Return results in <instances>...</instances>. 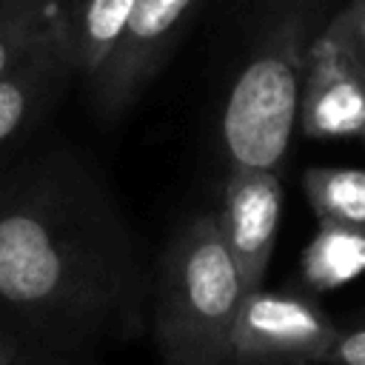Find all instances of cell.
<instances>
[{"label":"cell","instance_id":"6da1fadb","mask_svg":"<svg viewBox=\"0 0 365 365\" xmlns=\"http://www.w3.org/2000/svg\"><path fill=\"white\" fill-rule=\"evenodd\" d=\"M151 268L97 163L48 148L0 168V325L91 359L145 334Z\"/></svg>","mask_w":365,"mask_h":365},{"label":"cell","instance_id":"7a4b0ae2","mask_svg":"<svg viewBox=\"0 0 365 365\" xmlns=\"http://www.w3.org/2000/svg\"><path fill=\"white\" fill-rule=\"evenodd\" d=\"M245 297L242 274L214 211L182 220L151 268L148 322L163 365L231 362V328Z\"/></svg>","mask_w":365,"mask_h":365},{"label":"cell","instance_id":"3957f363","mask_svg":"<svg viewBox=\"0 0 365 365\" xmlns=\"http://www.w3.org/2000/svg\"><path fill=\"white\" fill-rule=\"evenodd\" d=\"M311 40V3L279 0L225 97L220 140L228 165L279 171L299 117Z\"/></svg>","mask_w":365,"mask_h":365},{"label":"cell","instance_id":"277c9868","mask_svg":"<svg viewBox=\"0 0 365 365\" xmlns=\"http://www.w3.org/2000/svg\"><path fill=\"white\" fill-rule=\"evenodd\" d=\"M339 325L302 291H245L234 328V365H322Z\"/></svg>","mask_w":365,"mask_h":365},{"label":"cell","instance_id":"5b68a950","mask_svg":"<svg viewBox=\"0 0 365 365\" xmlns=\"http://www.w3.org/2000/svg\"><path fill=\"white\" fill-rule=\"evenodd\" d=\"M200 0H134L123 34L88 80L91 103L106 120L123 117L174 51Z\"/></svg>","mask_w":365,"mask_h":365},{"label":"cell","instance_id":"8992f818","mask_svg":"<svg viewBox=\"0 0 365 365\" xmlns=\"http://www.w3.org/2000/svg\"><path fill=\"white\" fill-rule=\"evenodd\" d=\"M217 225L242 274L245 291L265 282L279 220H282V180L277 168L228 165Z\"/></svg>","mask_w":365,"mask_h":365},{"label":"cell","instance_id":"52a82bcc","mask_svg":"<svg viewBox=\"0 0 365 365\" xmlns=\"http://www.w3.org/2000/svg\"><path fill=\"white\" fill-rule=\"evenodd\" d=\"M297 125L311 140H356L365 145V77L322 31L308 46Z\"/></svg>","mask_w":365,"mask_h":365},{"label":"cell","instance_id":"ba28073f","mask_svg":"<svg viewBox=\"0 0 365 365\" xmlns=\"http://www.w3.org/2000/svg\"><path fill=\"white\" fill-rule=\"evenodd\" d=\"M74 77L57 37L43 26L0 74V157L46 114Z\"/></svg>","mask_w":365,"mask_h":365},{"label":"cell","instance_id":"9c48e42d","mask_svg":"<svg viewBox=\"0 0 365 365\" xmlns=\"http://www.w3.org/2000/svg\"><path fill=\"white\" fill-rule=\"evenodd\" d=\"M134 0H51L46 26L57 37L74 77L91 80L125 29Z\"/></svg>","mask_w":365,"mask_h":365},{"label":"cell","instance_id":"30bf717a","mask_svg":"<svg viewBox=\"0 0 365 365\" xmlns=\"http://www.w3.org/2000/svg\"><path fill=\"white\" fill-rule=\"evenodd\" d=\"M319 228L305 245L299 274L308 291L322 294L354 282L365 271V228L317 220Z\"/></svg>","mask_w":365,"mask_h":365},{"label":"cell","instance_id":"8fae6325","mask_svg":"<svg viewBox=\"0 0 365 365\" xmlns=\"http://www.w3.org/2000/svg\"><path fill=\"white\" fill-rule=\"evenodd\" d=\"M302 191L317 220L365 228V168L314 165L302 174Z\"/></svg>","mask_w":365,"mask_h":365},{"label":"cell","instance_id":"7c38bea8","mask_svg":"<svg viewBox=\"0 0 365 365\" xmlns=\"http://www.w3.org/2000/svg\"><path fill=\"white\" fill-rule=\"evenodd\" d=\"M51 0H0V74L46 26Z\"/></svg>","mask_w":365,"mask_h":365},{"label":"cell","instance_id":"4fadbf2b","mask_svg":"<svg viewBox=\"0 0 365 365\" xmlns=\"http://www.w3.org/2000/svg\"><path fill=\"white\" fill-rule=\"evenodd\" d=\"M322 34L331 37L365 77V0H348L322 26Z\"/></svg>","mask_w":365,"mask_h":365},{"label":"cell","instance_id":"5bb4252c","mask_svg":"<svg viewBox=\"0 0 365 365\" xmlns=\"http://www.w3.org/2000/svg\"><path fill=\"white\" fill-rule=\"evenodd\" d=\"M322 365H365V317L336 331Z\"/></svg>","mask_w":365,"mask_h":365},{"label":"cell","instance_id":"9a60e30c","mask_svg":"<svg viewBox=\"0 0 365 365\" xmlns=\"http://www.w3.org/2000/svg\"><path fill=\"white\" fill-rule=\"evenodd\" d=\"M11 365H94L91 359H71V356H57V354H46L37 348H26Z\"/></svg>","mask_w":365,"mask_h":365},{"label":"cell","instance_id":"2e32d148","mask_svg":"<svg viewBox=\"0 0 365 365\" xmlns=\"http://www.w3.org/2000/svg\"><path fill=\"white\" fill-rule=\"evenodd\" d=\"M23 351H26V345H23L11 331H6V328L0 325V365H11Z\"/></svg>","mask_w":365,"mask_h":365},{"label":"cell","instance_id":"e0dca14e","mask_svg":"<svg viewBox=\"0 0 365 365\" xmlns=\"http://www.w3.org/2000/svg\"><path fill=\"white\" fill-rule=\"evenodd\" d=\"M222 365H234V362H222Z\"/></svg>","mask_w":365,"mask_h":365}]
</instances>
